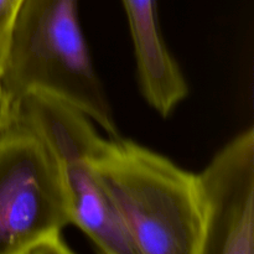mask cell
Returning <instances> with one entry per match:
<instances>
[{"mask_svg": "<svg viewBox=\"0 0 254 254\" xmlns=\"http://www.w3.org/2000/svg\"><path fill=\"white\" fill-rule=\"evenodd\" d=\"M20 254H76L62 240L61 233L40 241Z\"/></svg>", "mask_w": 254, "mask_h": 254, "instance_id": "obj_8", "label": "cell"}, {"mask_svg": "<svg viewBox=\"0 0 254 254\" xmlns=\"http://www.w3.org/2000/svg\"><path fill=\"white\" fill-rule=\"evenodd\" d=\"M91 163L140 254H197L203 230L197 174L122 136L99 139Z\"/></svg>", "mask_w": 254, "mask_h": 254, "instance_id": "obj_2", "label": "cell"}, {"mask_svg": "<svg viewBox=\"0 0 254 254\" xmlns=\"http://www.w3.org/2000/svg\"><path fill=\"white\" fill-rule=\"evenodd\" d=\"M0 81L12 106L41 93L69 104L119 138L114 113L82 31L78 0H22Z\"/></svg>", "mask_w": 254, "mask_h": 254, "instance_id": "obj_1", "label": "cell"}, {"mask_svg": "<svg viewBox=\"0 0 254 254\" xmlns=\"http://www.w3.org/2000/svg\"><path fill=\"white\" fill-rule=\"evenodd\" d=\"M14 113V106L7 97L1 81H0V133L4 130Z\"/></svg>", "mask_w": 254, "mask_h": 254, "instance_id": "obj_9", "label": "cell"}, {"mask_svg": "<svg viewBox=\"0 0 254 254\" xmlns=\"http://www.w3.org/2000/svg\"><path fill=\"white\" fill-rule=\"evenodd\" d=\"M71 225L59 160L14 108L0 133V254H20Z\"/></svg>", "mask_w": 254, "mask_h": 254, "instance_id": "obj_3", "label": "cell"}, {"mask_svg": "<svg viewBox=\"0 0 254 254\" xmlns=\"http://www.w3.org/2000/svg\"><path fill=\"white\" fill-rule=\"evenodd\" d=\"M203 230L197 254H254V129L231 139L197 174Z\"/></svg>", "mask_w": 254, "mask_h": 254, "instance_id": "obj_5", "label": "cell"}, {"mask_svg": "<svg viewBox=\"0 0 254 254\" xmlns=\"http://www.w3.org/2000/svg\"><path fill=\"white\" fill-rule=\"evenodd\" d=\"M52 149L68 198L71 225L98 254H140L118 210L97 178L91 156L102 138L88 117L54 97L31 93L14 106Z\"/></svg>", "mask_w": 254, "mask_h": 254, "instance_id": "obj_4", "label": "cell"}, {"mask_svg": "<svg viewBox=\"0 0 254 254\" xmlns=\"http://www.w3.org/2000/svg\"><path fill=\"white\" fill-rule=\"evenodd\" d=\"M22 0H0V73L6 54L10 31Z\"/></svg>", "mask_w": 254, "mask_h": 254, "instance_id": "obj_7", "label": "cell"}, {"mask_svg": "<svg viewBox=\"0 0 254 254\" xmlns=\"http://www.w3.org/2000/svg\"><path fill=\"white\" fill-rule=\"evenodd\" d=\"M122 2L130 29L141 94L161 117H168L189 96V84L161 34L156 0Z\"/></svg>", "mask_w": 254, "mask_h": 254, "instance_id": "obj_6", "label": "cell"}]
</instances>
